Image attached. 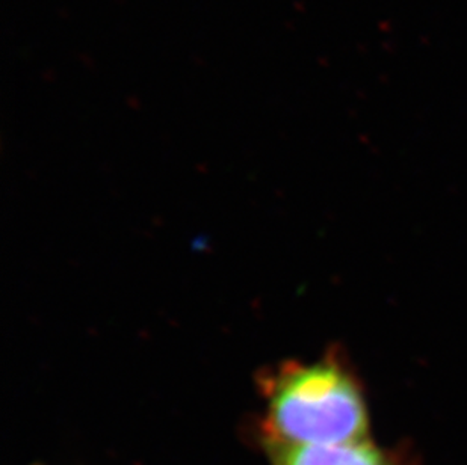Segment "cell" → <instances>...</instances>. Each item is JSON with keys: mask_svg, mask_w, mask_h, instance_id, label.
Instances as JSON below:
<instances>
[{"mask_svg": "<svg viewBox=\"0 0 467 465\" xmlns=\"http://www.w3.org/2000/svg\"><path fill=\"white\" fill-rule=\"evenodd\" d=\"M268 448L331 446L368 439L358 381L337 361L287 363L262 381Z\"/></svg>", "mask_w": 467, "mask_h": 465, "instance_id": "obj_1", "label": "cell"}, {"mask_svg": "<svg viewBox=\"0 0 467 465\" xmlns=\"http://www.w3.org/2000/svg\"><path fill=\"white\" fill-rule=\"evenodd\" d=\"M273 465H393L381 450L366 441L331 446L269 448Z\"/></svg>", "mask_w": 467, "mask_h": 465, "instance_id": "obj_2", "label": "cell"}]
</instances>
